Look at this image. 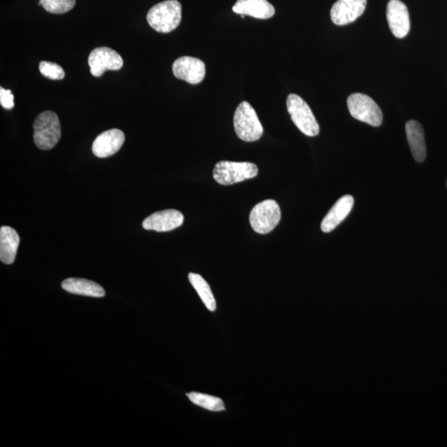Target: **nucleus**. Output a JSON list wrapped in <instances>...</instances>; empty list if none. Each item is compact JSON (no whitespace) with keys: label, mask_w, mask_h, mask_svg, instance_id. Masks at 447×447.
<instances>
[{"label":"nucleus","mask_w":447,"mask_h":447,"mask_svg":"<svg viewBox=\"0 0 447 447\" xmlns=\"http://www.w3.org/2000/svg\"><path fill=\"white\" fill-rule=\"evenodd\" d=\"M88 64L92 76L100 77L106 71H119L124 66L123 58L109 48H95L90 54Z\"/></svg>","instance_id":"obj_8"},{"label":"nucleus","mask_w":447,"mask_h":447,"mask_svg":"<svg viewBox=\"0 0 447 447\" xmlns=\"http://www.w3.org/2000/svg\"><path fill=\"white\" fill-rule=\"evenodd\" d=\"M238 15H248L259 20H269L275 13V8L268 0H238L232 8Z\"/></svg>","instance_id":"obj_15"},{"label":"nucleus","mask_w":447,"mask_h":447,"mask_svg":"<svg viewBox=\"0 0 447 447\" xmlns=\"http://www.w3.org/2000/svg\"><path fill=\"white\" fill-rule=\"evenodd\" d=\"M0 104L4 109H11L15 107V101H13V95L11 91L0 88Z\"/></svg>","instance_id":"obj_23"},{"label":"nucleus","mask_w":447,"mask_h":447,"mask_svg":"<svg viewBox=\"0 0 447 447\" xmlns=\"http://www.w3.org/2000/svg\"><path fill=\"white\" fill-rule=\"evenodd\" d=\"M350 114L357 121L379 127L382 122V113L375 101L365 94L354 93L347 99Z\"/></svg>","instance_id":"obj_6"},{"label":"nucleus","mask_w":447,"mask_h":447,"mask_svg":"<svg viewBox=\"0 0 447 447\" xmlns=\"http://www.w3.org/2000/svg\"><path fill=\"white\" fill-rule=\"evenodd\" d=\"M386 15L392 34L398 39L406 36L411 27L406 4L400 0H390L387 6Z\"/></svg>","instance_id":"obj_11"},{"label":"nucleus","mask_w":447,"mask_h":447,"mask_svg":"<svg viewBox=\"0 0 447 447\" xmlns=\"http://www.w3.org/2000/svg\"><path fill=\"white\" fill-rule=\"evenodd\" d=\"M405 131L414 160L422 163L426 159L427 147L422 124L417 121H409L405 126Z\"/></svg>","instance_id":"obj_16"},{"label":"nucleus","mask_w":447,"mask_h":447,"mask_svg":"<svg viewBox=\"0 0 447 447\" xmlns=\"http://www.w3.org/2000/svg\"><path fill=\"white\" fill-rule=\"evenodd\" d=\"M259 169L252 163L220 161L215 166L213 178L220 185L229 186L255 178Z\"/></svg>","instance_id":"obj_4"},{"label":"nucleus","mask_w":447,"mask_h":447,"mask_svg":"<svg viewBox=\"0 0 447 447\" xmlns=\"http://www.w3.org/2000/svg\"><path fill=\"white\" fill-rule=\"evenodd\" d=\"M184 222V216L177 210H164L152 214L142 221V227L156 232H168L177 229Z\"/></svg>","instance_id":"obj_12"},{"label":"nucleus","mask_w":447,"mask_h":447,"mask_svg":"<svg viewBox=\"0 0 447 447\" xmlns=\"http://www.w3.org/2000/svg\"><path fill=\"white\" fill-rule=\"evenodd\" d=\"M147 20L159 33L168 34L176 29L182 20V6L177 0L156 4L147 13Z\"/></svg>","instance_id":"obj_1"},{"label":"nucleus","mask_w":447,"mask_h":447,"mask_svg":"<svg viewBox=\"0 0 447 447\" xmlns=\"http://www.w3.org/2000/svg\"><path fill=\"white\" fill-rule=\"evenodd\" d=\"M189 281L199 295L201 301L204 302L207 309L215 312L216 309V302L213 293L211 292L210 285L199 274L191 273L188 275Z\"/></svg>","instance_id":"obj_19"},{"label":"nucleus","mask_w":447,"mask_h":447,"mask_svg":"<svg viewBox=\"0 0 447 447\" xmlns=\"http://www.w3.org/2000/svg\"><path fill=\"white\" fill-rule=\"evenodd\" d=\"M234 127L237 136L246 142L259 140L264 133L259 117L250 103L243 101L234 115Z\"/></svg>","instance_id":"obj_2"},{"label":"nucleus","mask_w":447,"mask_h":447,"mask_svg":"<svg viewBox=\"0 0 447 447\" xmlns=\"http://www.w3.org/2000/svg\"><path fill=\"white\" fill-rule=\"evenodd\" d=\"M367 0H338L331 9L335 25L344 26L356 21L366 11Z\"/></svg>","instance_id":"obj_9"},{"label":"nucleus","mask_w":447,"mask_h":447,"mask_svg":"<svg viewBox=\"0 0 447 447\" xmlns=\"http://www.w3.org/2000/svg\"><path fill=\"white\" fill-rule=\"evenodd\" d=\"M62 287L67 293L92 298H103L105 292L102 287L93 281L70 278L64 280Z\"/></svg>","instance_id":"obj_18"},{"label":"nucleus","mask_w":447,"mask_h":447,"mask_svg":"<svg viewBox=\"0 0 447 447\" xmlns=\"http://www.w3.org/2000/svg\"><path fill=\"white\" fill-rule=\"evenodd\" d=\"M34 142L41 150H50L57 145L61 138V123L56 113L44 112L35 119L34 124Z\"/></svg>","instance_id":"obj_3"},{"label":"nucleus","mask_w":447,"mask_h":447,"mask_svg":"<svg viewBox=\"0 0 447 447\" xmlns=\"http://www.w3.org/2000/svg\"><path fill=\"white\" fill-rule=\"evenodd\" d=\"M124 140L126 135L117 128L105 131L95 138L92 145V152L98 158H108L118 153L124 145Z\"/></svg>","instance_id":"obj_13"},{"label":"nucleus","mask_w":447,"mask_h":447,"mask_svg":"<svg viewBox=\"0 0 447 447\" xmlns=\"http://www.w3.org/2000/svg\"><path fill=\"white\" fill-rule=\"evenodd\" d=\"M281 220V210L274 200H265L257 204L250 215L251 227L258 234H265L274 230Z\"/></svg>","instance_id":"obj_7"},{"label":"nucleus","mask_w":447,"mask_h":447,"mask_svg":"<svg viewBox=\"0 0 447 447\" xmlns=\"http://www.w3.org/2000/svg\"><path fill=\"white\" fill-rule=\"evenodd\" d=\"M354 206V198L347 195L340 197L335 202L328 213L325 216L321 225V229L324 233L333 232L342 222L352 211Z\"/></svg>","instance_id":"obj_14"},{"label":"nucleus","mask_w":447,"mask_h":447,"mask_svg":"<svg viewBox=\"0 0 447 447\" xmlns=\"http://www.w3.org/2000/svg\"><path fill=\"white\" fill-rule=\"evenodd\" d=\"M39 71L41 75L51 80H62L65 77L62 67L53 62H41Z\"/></svg>","instance_id":"obj_22"},{"label":"nucleus","mask_w":447,"mask_h":447,"mask_svg":"<svg viewBox=\"0 0 447 447\" xmlns=\"http://www.w3.org/2000/svg\"><path fill=\"white\" fill-rule=\"evenodd\" d=\"M173 72L178 79L189 84H199L206 76L205 63L201 60L192 57L179 58L174 62Z\"/></svg>","instance_id":"obj_10"},{"label":"nucleus","mask_w":447,"mask_h":447,"mask_svg":"<svg viewBox=\"0 0 447 447\" xmlns=\"http://www.w3.org/2000/svg\"><path fill=\"white\" fill-rule=\"evenodd\" d=\"M446 187H447V180H446Z\"/></svg>","instance_id":"obj_24"},{"label":"nucleus","mask_w":447,"mask_h":447,"mask_svg":"<svg viewBox=\"0 0 447 447\" xmlns=\"http://www.w3.org/2000/svg\"><path fill=\"white\" fill-rule=\"evenodd\" d=\"M20 239L15 229L2 227L0 229V260L6 265L15 260Z\"/></svg>","instance_id":"obj_17"},{"label":"nucleus","mask_w":447,"mask_h":447,"mask_svg":"<svg viewBox=\"0 0 447 447\" xmlns=\"http://www.w3.org/2000/svg\"><path fill=\"white\" fill-rule=\"evenodd\" d=\"M46 11L54 15H62L71 11L75 6L76 0H39Z\"/></svg>","instance_id":"obj_21"},{"label":"nucleus","mask_w":447,"mask_h":447,"mask_svg":"<svg viewBox=\"0 0 447 447\" xmlns=\"http://www.w3.org/2000/svg\"><path fill=\"white\" fill-rule=\"evenodd\" d=\"M187 397L192 401V402L197 406L209 410L211 412H220L224 411L225 409V404L222 400L218 397H213V396L207 395L201 393H192L187 394Z\"/></svg>","instance_id":"obj_20"},{"label":"nucleus","mask_w":447,"mask_h":447,"mask_svg":"<svg viewBox=\"0 0 447 447\" xmlns=\"http://www.w3.org/2000/svg\"><path fill=\"white\" fill-rule=\"evenodd\" d=\"M288 112L292 121L304 135L315 137L319 135L320 127L309 105L300 96L291 94L287 99Z\"/></svg>","instance_id":"obj_5"}]
</instances>
